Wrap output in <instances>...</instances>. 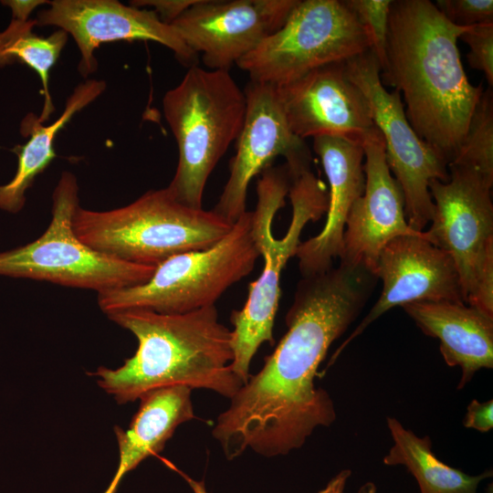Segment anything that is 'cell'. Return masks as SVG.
Here are the masks:
<instances>
[{
    "mask_svg": "<svg viewBox=\"0 0 493 493\" xmlns=\"http://www.w3.org/2000/svg\"><path fill=\"white\" fill-rule=\"evenodd\" d=\"M393 446L384 456L386 466H403L415 478L420 493H478L479 484L492 477L487 470L469 475L442 462L428 435L418 436L396 418L387 417Z\"/></svg>",
    "mask_w": 493,
    "mask_h": 493,
    "instance_id": "7402d4cb",
    "label": "cell"
},
{
    "mask_svg": "<svg viewBox=\"0 0 493 493\" xmlns=\"http://www.w3.org/2000/svg\"><path fill=\"white\" fill-rule=\"evenodd\" d=\"M184 477L192 488L194 493H208L206 491L204 481L194 480L186 476H184Z\"/></svg>",
    "mask_w": 493,
    "mask_h": 493,
    "instance_id": "1f68e13d",
    "label": "cell"
},
{
    "mask_svg": "<svg viewBox=\"0 0 493 493\" xmlns=\"http://www.w3.org/2000/svg\"><path fill=\"white\" fill-rule=\"evenodd\" d=\"M48 5L37 13V26H58L72 36L81 55L78 68L84 78L98 68L95 49L115 41H153L171 49L184 66L196 65L198 55L153 10L116 0H55Z\"/></svg>",
    "mask_w": 493,
    "mask_h": 493,
    "instance_id": "4fadbf2b",
    "label": "cell"
},
{
    "mask_svg": "<svg viewBox=\"0 0 493 493\" xmlns=\"http://www.w3.org/2000/svg\"><path fill=\"white\" fill-rule=\"evenodd\" d=\"M299 0H198L171 25L209 69L233 64L278 30Z\"/></svg>",
    "mask_w": 493,
    "mask_h": 493,
    "instance_id": "5bb4252c",
    "label": "cell"
},
{
    "mask_svg": "<svg viewBox=\"0 0 493 493\" xmlns=\"http://www.w3.org/2000/svg\"><path fill=\"white\" fill-rule=\"evenodd\" d=\"M244 92L246 110L236 140V154L229 163L227 182L212 209L232 225L246 211L251 180L276 157H285L290 171L310 162L304 140L289 129L276 87L250 80Z\"/></svg>",
    "mask_w": 493,
    "mask_h": 493,
    "instance_id": "7c38bea8",
    "label": "cell"
},
{
    "mask_svg": "<svg viewBox=\"0 0 493 493\" xmlns=\"http://www.w3.org/2000/svg\"><path fill=\"white\" fill-rule=\"evenodd\" d=\"M467 428L475 429L481 433H487L493 427V401L480 403L473 399L467 407V413L463 420Z\"/></svg>",
    "mask_w": 493,
    "mask_h": 493,
    "instance_id": "f1b7e54d",
    "label": "cell"
},
{
    "mask_svg": "<svg viewBox=\"0 0 493 493\" xmlns=\"http://www.w3.org/2000/svg\"><path fill=\"white\" fill-rule=\"evenodd\" d=\"M257 204L252 213V236L264 259L263 270L249 286L242 309L230 321L234 359L231 365L246 383L250 362L264 342L274 344L273 326L280 297V276L295 256L304 226L319 220L328 209L325 184L309 165L288 173L286 164L267 167L257 184Z\"/></svg>",
    "mask_w": 493,
    "mask_h": 493,
    "instance_id": "277c9868",
    "label": "cell"
},
{
    "mask_svg": "<svg viewBox=\"0 0 493 493\" xmlns=\"http://www.w3.org/2000/svg\"><path fill=\"white\" fill-rule=\"evenodd\" d=\"M345 66L349 79L366 98L374 124L383 136L387 164L404 195L406 221L413 230L423 232L434 213L430 182L447 181L448 164L414 131L401 94L396 89L390 92L385 89L381 68L371 51L346 60Z\"/></svg>",
    "mask_w": 493,
    "mask_h": 493,
    "instance_id": "8fae6325",
    "label": "cell"
},
{
    "mask_svg": "<svg viewBox=\"0 0 493 493\" xmlns=\"http://www.w3.org/2000/svg\"><path fill=\"white\" fill-rule=\"evenodd\" d=\"M106 89L103 80L89 79L78 85L67 99L65 109L52 123L44 125L30 113L21 123V133L28 137L24 145L12 151L17 156V170L13 179L0 186V209L16 214L24 207L26 192L56 158L54 142L57 134L73 116L95 100Z\"/></svg>",
    "mask_w": 493,
    "mask_h": 493,
    "instance_id": "44dd1931",
    "label": "cell"
},
{
    "mask_svg": "<svg viewBox=\"0 0 493 493\" xmlns=\"http://www.w3.org/2000/svg\"><path fill=\"white\" fill-rule=\"evenodd\" d=\"M367 50L364 33L345 0H299L284 25L236 65L251 81L281 87Z\"/></svg>",
    "mask_w": 493,
    "mask_h": 493,
    "instance_id": "30bf717a",
    "label": "cell"
},
{
    "mask_svg": "<svg viewBox=\"0 0 493 493\" xmlns=\"http://www.w3.org/2000/svg\"><path fill=\"white\" fill-rule=\"evenodd\" d=\"M459 39L468 47L469 66L484 73L488 86L493 85V23L470 26Z\"/></svg>",
    "mask_w": 493,
    "mask_h": 493,
    "instance_id": "484cf974",
    "label": "cell"
},
{
    "mask_svg": "<svg viewBox=\"0 0 493 493\" xmlns=\"http://www.w3.org/2000/svg\"><path fill=\"white\" fill-rule=\"evenodd\" d=\"M351 476V471L350 469L340 471L317 493H344L348 479Z\"/></svg>",
    "mask_w": 493,
    "mask_h": 493,
    "instance_id": "4dcf8cb0",
    "label": "cell"
},
{
    "mask_svg": "<svg viewBox=\"0 0 493 493\" xmlns=\"http://www.w3.org/2000/svg\"><path fill=\"white\" fill-rule=\"evenodd\" d=\"M107 316L138 341L135 353L121 367L89 373L118 404L170 386L210 390L230 399L243 386L230 365L231 330L220 322L215 306L180 314L134 309Z\"/></svg>",
    "mask_w": 493,
    "mask_h": 493,
    "instance_id": "3957f363",
    "label": "cell"
},
{
    "mask_svg": "<svg viewBox=\"0 0 493 493\" xmlns=\"http://www.w3.org/2000/svg\"><path fill=\"white\" fill-rule=\"evenodd\" d=\"M363 194L352 204L345 224L340 261L362 265L372 273L383 248L400 236H420L405 217L402 190L385 158V145L380 131L363 144Z\"/></svg>",
    "mask_w": 493,
    "mask_h": 493,
    "instance_id": "e0dca14e",
    "label": "cell"
},
{
    "mask_svg": "<svg viewBox=\"0 0 493 493\" xmlns=\"http://www.w3.org/2000/svg\"><path fill=\"white\" fill-rule=\"evenodd\" d=\"M435 5L448 21L458 26L493 23L492 0H437Z\"/></svg>",
    "mask_w": 493,
    "mask_h": 493,
    "instance_id": "4316f807",
    "label": "cell"
},
{
    "mask_svg": "<svg viewBox=\"0 0 493 493\" xmlns=\"http://www.w3.org/2000/svg\"><path fill=\"white\" fill-rule=\"evenodd\" d=\"M357 493H377L376 485L372 481L365 482L359 488Z\"/></svg>",
    "mask_w": 493,
    "mask_h": 493,
    "instance_id": "d6a6232c",
    "label": "cell"
},
{
    "mask_svg": "<svg viewBox=\"0 0 493 493\" xmlns=\"http://www.w3.org/2000/svg\"><path fill=\"white\" fill-rule=\"evenodd\" d=\"M163 110L178 147L177 168L167 188L180 203L203 208L208 177L242 129L245 92L228 70L195 65L165 93Z\"/></svg>",
    "mask_w": 493,
    "mask_h": 493,
    "instance_id": "8992f818",
    "label": "cell"
},
{
    "mask_svg": "<svg viewBox=\"0 0 493 493\" xmlns=\"http://www.w3.org/2000/svg\"><path fill=\"white\" fill-rule=\"evenodd\" d=\"M192 389L170 386L142 395L128 429L115 427L119 447L116 474L104 493H115L124 475L146 459L160 453L176 428L195 418Z\"/></svg>",
    "mask_w": 493,
    "mask_h": 493,
    "instance_id": "ffe728a7",
    "label": "cell"
},
{
    "mask_svg": "<svg viewBox=\"0 0 493 493\" xmlns=\"http://www.w3.org/2000/svg\"><path fill=\"white\" fill-rule=\"evenodd\" d=\"M2 3L10 7L12 11V19L27 21L29 15L35 8L49 2L42 0H7L3 1Z\"/></svg>",
    "mask_w": 493,
    "mask_h": 493,
    "instance_id": "f546056e",
    "label": "cell"
},
{
    "mask_svg": "<svg viewBox=\"0 0 493 493\" xmlns=\"http://www.w3.org/2000/svg\"><path fill=\"white\" fill-rule=\"evenodd\" d=\"M198 0H137L131 1L135 7L152 6L159 18L171 25L184 12L194 5Z\"/></svg>",
    "mask_w": 493,
    "mask_h": 493,
    "instance_id": "83f0119b",
    "label": "cell"
},
{
    "mask_svg": "<svg viewBox=\"0 0 493 493\" xmlns=\"http://www.w3.org/2000/svg\"><path fill=\"white\" fill-rule=\"evenodd\" d=\"M313 150L320 157L329 181L327 219L321 231L300 242L295 256L302 278L331 268L342 251L343 233L349 211L364 191L362 144L338 136L313 138Z\"/></svg>",
    "mask_w": 493,
    "mask_h": 493,
    "instance_id": "ac0fdd59",
    "label": "cell"
},
{
    "mask_svg": "<svg viewBox=\"0 0 493 493\" xmlns=\"http://www.w3.org/2000/svg\"><path fill=\"white\" fill-rule=\"evenodd\" d=\"M76 176L63 172L52 194V217L36 240L0 252V276L44 280L98 293L142 284L155 267L130 263L99 252L76 235Z\"/></svg>",
    "mask_w": 493,
    "mask_h": 493,
    "instance_id": "ba28073f",
    "label": "cell"
},
{
    "mask_svg": "<svg viewBox=\"0 0 493 493\" xmlns=\"http://www.w3.org/2000/svg\"><path fill=\"white\" fill-rule=\"evenodd\" d=\"M232 226L213 210L180 203L167 187L148 191L128 205L112 210L79 206L73 217L76 235L89 247L151 267L175 255L206 249Z\"/></svg>",
    "mask_w": 493,
    "mask_h": 493,
    "instance_id": "5b68a950",
    "label": "cell"
},
{
    "mask_svg": "<svg viewBox=\"0 0 493 493\" xmlns=\"http://www.w3.org/2000/svg\"><path fill=\"white\" fill-rule=\"evenodd\" d=\"M376 276L340 261L298 283L286 315L288 330L263 367L230 398L213 428L228 459L252 450L271 457L300 448L336 419L332 399L315 377L330 345L357 319Z\"/></svg>",
    "mask_w": 493,
    "mask_h": 493,
    "instance_id": "6da1fadb",
    "label": "cell"
},
{
    "mask_svg": "<svg viewBox=\"0 0 493 493\" xmlns=\"http://www.w3.org/2000/svg\"><path fill=\"white\" fill-rule=\"evenodd\" d=\"M449 164L478 171L493 180V96L483 92L470 117L465 136Z\"/></svg>",
    "mask_w": 493,
    "mask_h": 493,
    "instance_id": "cb8c5ba5",
    "label": "cell"
},
{
    "mask_svg": "<svg viewBox=\"0 0 493 493\" xmlns=\"http://www.w3.org/2000/svg\"><path fill=\"white\" fill-rule=\"evenodd\" d=\"M427 336L440 341V352L450 367L458 366L463 389L480 369L493 367V317L453 301H420L402 307Z\"/></svg>",
    "mask_w": 493,
    "mask_h": 493,
    "instance_id": "d6986e66",
    "label": "cell"
},
{
    "mask_svg": "<svg viewBox=\"0 0 493 493\" xmlns=\"http://www.w3.org/2000/svg\"><path fill=\"white\" fill-rule=\"evenodd\" d=\"M260 257L246 211L214 246L169 257L139 285L98 293L107 315L127 309L180 314L215 306L231 286L248 276Z\"/></svg>",
    "mask_w": 493,
    "mask_h": 493,
    "instance_id": "52a82bcc",
    "label": "cell"
},
{
    "mask_svg": "<svg viewBox=\"0 0 493 493\" xmlns=\"http://www.w3.org/2000/svg\"><path fill=\"white\" fill-rule=\"evenodd\" d=\"M276 89L289 129L302 140L329 135L363 144L379 131L345 61L321 66Z\"/></svg>",
    "mask_w": 493,
    "mask_h": 493,
    "instance_id": "2e32d148",
    "label": "cell"
},
{
    "mask_svg": "<svg viewBox=\"0 0 493 493\" xmlns=\"http://www.w3.org/2000/svg\"><path fill=\"white\" fill-rule=\"evenodd\" d=\"M373 274L383 281L382 293L335 351L330 364L371 323L393 307L420 301L464 302L452 257L430 241L426 231L420 236H400L387 243Z\"/></svg>",
    "mask_w": 493,
    "mask_h": 493,
    "instance_id": "9a60e30c",
    "label": "cell"
},
{
    "mask_svg": "<svg viewBox=\"0 0 493 493\" xmlns=\"http://www.w3.org/2000/svg\"><path fill=\"white\" fill-rule=\"evenodd\" d=\"M355 15L366 37L369 51L376 58L381 71L386 65V46L392 0H345Z\"/></svg>",
    "mask_w": 493,
    "mask_h": 493,
    "instance_id": "d4e9b609",
    "label": "cell"
},
{
    "mask_svg": "<svg viewBox=\"0 0 493 493\" xmlns=\"http://www.w3.org/2000/svg\"><path fill=\"white\" fill-rule=\"evenodd\" d=\"M446 182L433 180L430 241L453 259L463 301L493 317V180L448 164Z\"/></svg>",
    "mask_w": 493,
    "mask_h": 493,
    "instance_id": "9c48e42d",
    "label": "cell"
},
{
    "mask_svg": "<svg viewBox=\"0 0 493 493\" xmlns=\"http://www.w3.org/2000/svg\"><path fill=\"white\" fill-rule=\"evenodd\" d=\"M35 26H37L36 18L27 21L12 19L8 26L0 32V68L19 62L37 73L45 97L38 118L43 123L55 110L49 92V72L68 41V33L60 29L42 37L32 31Z\"/></svg>",
    "mask_w": 493,
    "mask_h": 493,
    "instance_id": "603a6c76",
    "label": "cell"
},
{
    "mask_svg": "<svg viewBox=\"0 0 493 493\" xmlns=\"http://www.w3.org/2000/svg\"><path fill=\"white\" fill-rule=\"evenodd\" d=\"M469 27L452 24L428 0L392 2L381 80L403 95L410 125L447 164L484 92L469 82L457 47Z\"/></svg>",
    "mask_w": 493,
    "mask_h": 493,
    "instance_id": "7a4b0ae2",
    "label": "cell"
}]
</instances>
